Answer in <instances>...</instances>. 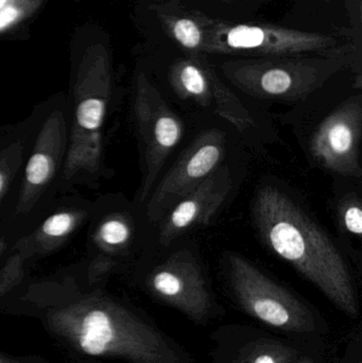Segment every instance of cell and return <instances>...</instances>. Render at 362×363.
I'll return each instance as SVG.
<instances>
[{
  "instance_id": "1",
  "label": "cell",
  "mask_w": 362,
  "mask_h": 363,
  "mask_svg": "<svg viewBox=\"0 0 362 363\" xmlns=\"http://www.w3.org/2000/svg\"><path fill=\"white\" fill-rule=\"evenodd\" d=\"M16 315L38 319L70 362L196 363L146 313L102 289L33 286Z\"/></svg>"
},
{
  "instance_id": "2",
  "label": "cell",
  "mask_w": 362,
  "mask_h": 363,
  "mask_svg": "<svg viewBox=\"0 0 362 363\" xmlns=\"http://www.w3.org/2000/svg\"><path fill=\"white\" fill-rule=\"evenodd\" d=\"M253 213L271 251L314 284L341 313L357 319L358 296L348 262L301 206L278 188L265 186L257 191Z\"/></svg>"
},
{
  "instance_id": "3",
  "label": "cell",
  "mask_w": 362,
  "mask_h": 363,
  "mask_svg": "<svg viewBox=\"0 0 362 363\" xmlns=\"http://www.w3.org/2000/svg\"><path fill=\"white\" fill-rule=\"evenodd\" d=\"M110 55L102 44L83 52L72 85L67 152L59 188L95 185L103 174V128L112 100Z\"/></svg>"
},
{
  "instance_id": "4",
  "label": "cell",
  "mask_w": 362,
  "mask_h": 363,
  "mask_svg": "<svg viewBox=\"0 0 362 363\" xmlns=\"http://www.w3.org/2000/svg\"><path fill=\"white\" fill-rule=\"evenodd\" d=\"M353 47L322 53L232 60L221 66L225 78L242 93L264 100L297 102L310 97L353 64Z\"/></svg>"
},
{
  "instance_id": "5",
  "label": "cell",
  "mask_w": 362,
  "mask_h": 363,
  "mask_svg": "<svg viewBox=\"0 0 362 363\" xmlns=\"http://www.w3.org/2000/svg\"><path fill=\"white\" fill-rule=\"evenodd\" d=\"M227 262L230 289L247 315L295 340L322 341L329 334V323L316 309L244 256L231 253Z\"/></svg>"
},
{
  "instance_id": "6",
  "label": "cell",
  "mask_w": 362,
  "mask_h": 363,
  "mask_svg": "<svg viewBox=\"0 0 362 363\" xmlns=\"http://www.w3.org/2000/svg\"><path fill=\"white\" fill-rule=\"evenodd\" d=\"M133 115L142 172L136 201L142 204L148 200L166 161L182 140L185 125L144 72L136 77Z\"/></svg>"
},
{
  "instance_id": "7",
  "label": "cell",
  "mask_w": 362,
  "mask_h": 363,
  "mask_svg": "<svg viewBox=\"0 0 362 363\" xmlns=\"http://www.w3.org/2000/svg\"><path fill=\"white\" fill-rule=\"evenodd\" d=\"M208 55H276L322 53L341 46L337 36L270 23H233L208 16Z\"/></svg>"
},
{
  "instance_id": "8",
  "label": "cell",
  "mask_w": 362,
  "mask_h": 363,
  "mask_svg": "<svg viewBox=\"0 0 362 363\" xmlns=\"http://www.w3.org/2000/svg\"><path fill=\"white\" fill-rule=\"evenodd\" d=\"M149 296L176 309L191 323L208 326L223 315L197 258L186 250L170 254L140 281Z\"/></svg>"
},
{
  "instance_id": "9",
  "label": "cell",
  "mask_w": 362,
  "mask_h": 363,
  "mask_svg": "<svg viewBox=\"0 0 362 363\" xmlns=\"http://www.w3.org/2000/svg\"><path fill=\"white\" fill-rule=\"evenodd\" d=\"M225 155L222 132L212 129L199 134L153 188L147 200V219L161 221L176 201L222 165Z\"/></svg>"
},
{
  "instance_id": "10",
  "label": "cell",
  "mask_w": 362,
  "mask_h": 363,
  "mask_svg": "<svg viewBox=\"0 0 362 363\" xmlns=\"http://www.w3.org/2000/svg\"><path fill=\"white\" fill-rule=\"evenodd\" d=\"M168 80L181 99L191 101L231 123L240 132L255 125L249 108L219 78L204 55H188L174 62Z\"/></svg>"
},
{
  "instance_id": "11",
  "label": "cell",
  "mask_w": 362,
  "mask_h": 363,
  "mask_svg": "<svg viewBox=\"0 0 362 363\" xmlns=\"http://www.w3.org/2000/svg\"><path fill=\"white\" fill-rule=\"evenodd\" d=\"M69 136V115L52 110L43 121L26 163L16 204V216H29L60 181Z\"/></svg>"
},
{
  "instance_id": "12",
  "label": "cell",
  "mask_w": 362,
  "mask_h": 363,
  "mask_svg": "<svg viewBox=\"0 0 362 363\" xmlns=\"http://www.w3.org/2000/svg\"><path fill=\"white\" fill-rule=\"evenodd\" d=\"M361 96H355L319 123L310 138V153L333 174L361 178Z\"/></svg>"
},
{
  "instance_id": "13",
  "label": "cell",
  "mask_w": 362,
  "mask_h": 363,
  "mask_svg": "<svg viewBox=\"0 0 362 363\" xmlns=\"http://www.w3.org/2000/svg\"><path fill=\"white\" fill-rule=\"evenodd\" d=\"M210 363H291L315 342L276 335L257 326L227 324L210 335Z\"/></svg>"
},
{
  "instance_id": "14",
  "label": "cell",
  "mask_w": 362,
  "mask_h": 363,
  "mask_svg": "<svg viewBox=\"0 0 362 363\" xmlns=\"http://www.w3.org/2000/svg\"><path fill=\"white\" fill-rule=\"evenodd\" d=\"M232 184L229 168L221 165L176 201L159 221V243L168 247L188 230L208 224L227 200Z\"/></svg>"
},
{
  "instance_id": "15",
  "label": "cell",
  "mask_w": 362,
  "mask_h": 363,
  "mask_svg": "<svg viewBox=\"0 0 362 363\" xmlns=\"http://www.w3.org/2000/svg\"><path fill=\"white\" fill-rule=\"evenodd\" d=\"M95 209V208H94ZM89 230V251L93 254L89 268L91 283L103 281L116 271V258L127 255L135 237V225L128 213L108 211L102 215L93 213Z\"/></svg>"
},
{
  "instance_id": "16",
  "label": "cell",
  "mask_w": 362,
  "mask_h": 363,
  "mask_svg": "<svg viewBox=\"0 0 362 363\" xmlns=\"http://www.w3.org/2000/svg\"><path fill=\"white\" fill-rule=\"evenodd\" d=\"M150 10L166 35L189 55H208V15L189 10L179 0L157 2L151 4Z\"/></svg>"
},
{
  "instance_id": "17",
  "label": "cell",
  "mask_w": 362,
  "mask_h": 363,
  "mask_svg": "<svg viewBox=\"0 0 362 363\" xmlns=\"http://www.w3.org/2000/svg\"><path fill=\"white\" fill-rule=\"evenodd\" d=\"M95 205L80 204L60 207L49 215L31 234L15 245L31 259L60 249L93 216Z\"/></svg>"
},
{
  "instance_id": "18",
  "label": "cell",
  "mask_w": 362,
  "mask_h": 363,
  "mask_svg": "<svg viewBox=\"0 0 362 363\" xmlns=\"http://www.w3.org/2000/svg\"><path fill=\"white\" fill-rule=\"evenodd\" d=\"M23 136L6 140L0 149V211L25 162Z\"/></svg>"
},
{
  "instance_id": "19",
  "label": "cell",
  "mask_w": 362,
  "mask_h": 363,
  "mask_svg": "<svg viewBox=\"0 0 362 363\" xmlns=\"http://www.w3.org/2000/svg\"><path fill=\"white\" fill-rule=\"evenodd\" d=\"M42 2L43 0H8L0 8V34L31 16Z\"/></svg>"
},
{
  "instance_id": "20",
  "label": "cell",
  "mask_w": 362,
  "mask_h": 363,
  "mask_svg": "<svg viewBox=\"0 0 362 363\" xmlns=\"http://www.w3.org/2000/svg\"><path fill=\"white\" fill-rule=\"evenodd\" d=\"M338 222L344 234L350 238L361 240L362 235L361 202L355 196L344 198L338 208Z\"/></svg>"
},
{
  "instance_id": "21",
  "label": "cell",
  "mask_w": 362,
  "mask_h": 363,
  "mask_svg": "<svg viewBox=\"0 0 362 363\" xmlns=\"http://www.w3.org/2000/svg\"><path fill=\"white\" fill-rule=\"evenodd\" d=\"M291 363H325L322 341L308 345Z\"/></svg>"
},
{
  "instance_id": "22",
  "label": "cell",
  "mask_w": 362,
  "mask_h": 363,
  "mask_svg": "<svg viewBox=\"0 0 362 363\" xmlns=\"http://www.w3.org/2000/svg\"><path fill=\"white\" fill-rule=\"evenodd\" d=\"M0 363H51L40 355H13L0 351Z\"/></svg>"
},
{
  "instance_id": "23",
  "label": "cell",
  "mask_w": 362,
  "mask_h": 363,
  "mask_svg": "<svg viewBox=\"0 0 362 363\" xmlns=\"http://www.w3.org/2000/svg\"><path fill=\"white\" fill-rule=\"evenodd\" d=\"M70 363H108V362H97V360H78V362H72Z\"/></svg>"
},
{
  "instance_id": "24",
  "label": "cell",
  "mask_w": 362,
  "mask_h": 363,
  "mask_svg": "<svg viewBox=\"0 0 362 363\" xmlns=\"http://www.w3.org/2000/svg\"><path fill=\"white\" fill-rule=\"evenodd\" d=\"M223 2L248 1V0H221Z\"/></svg>"
},
{
  "instance_id": "25",
  "label": "cell",
  "mask_w": 362,
  "mask_h": 363,
  "mask_svg": "<svg viewBox=\"0 0 362 363\" xmlns=\"http://www.w3.org/2000/svg\"><path fill=\"white\" fill-rule=\"evenodd\" d=\"M351 363H361V358H358V359L354 360V362H352Z\"/></svg>"
},
{
  "instance_id": "26",
  "label": "cell",
  "mask_w": 362,
  "mask_h": 363,
  "mask_svg": "<svg viewBox=\"0 0 362 363\" xmlns=\"http://www.w3.org/2000/svg\"><path fill=\"white\" fill-rule=\"evenodd\" d=\"M325 1H331V0H325Z\"/></svg>"
}]
</instances>
